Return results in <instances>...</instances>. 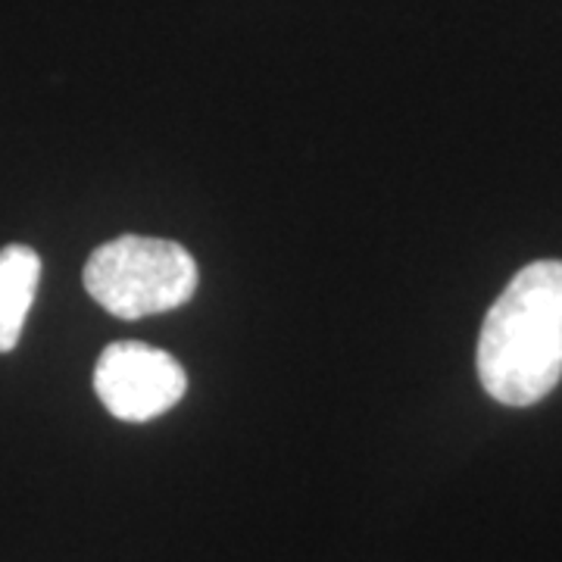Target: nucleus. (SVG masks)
I'll return each instance as SVG.
<instances>
[{
    "label": "nucleus",
    "instance_id": "1",
    "mask_svg": "<svg viewBox=\"0 0 562 562\" xmlns=\"http://www.w3.org/2000/svg\"><path fill=\"white\" fill-rule=\"evenodd\" d=\"M479 379L503 406L543 401L562 379V260L528 262L487 310Z\"/></svg>",
    "mask_w": 562,
    "mask_h": 562
},
{
    "label": "nucleus",
    "instance_id": "2",
    "mask_svg": "<svg viewBox=\"0 0 562 562\" xmlns=\"http://www.w3.org/2000/svg\"><path fill=\"white\" fill-rule=\"evenodd\" d=\"M85 288L116 319H144L194 297L198 262L176 241L122 235L88 257Z\"/></svg>",
    "mask_w": 562,
    "mask_h": 562
},
{
    "label": "nucleus",
    "instance_id": "4",
    "mask_svg": "<svg viewBox=\"0 0 562 562\" xmlns=\"http://www.w3.org/2000/svg\"><path fill=\"white\" fill-rule=\"evenodd\" d=\"M41 281V257L25 244L0 250V353L16 350L22 325L35 303Z\"/></svg>",
    "mask_w": 562,
    "mask_h": 562
},
{
    "label": "nucleus",
    "instance_id": "3",
    "mask_svg": "<svg viewBox=\"0 0 562 562\" xmlns=\"http://www.w3.org/2000/svg\"><path fill=\"white\" fill-rule=\"evenodd\" d=\"M94 391L122 422H150L172 409L188 391L181 362L138 341L110 344L94 366Z\"/></svg>",
    "mask_w": 562,
    "mask_h": 562
}]
</instances>
